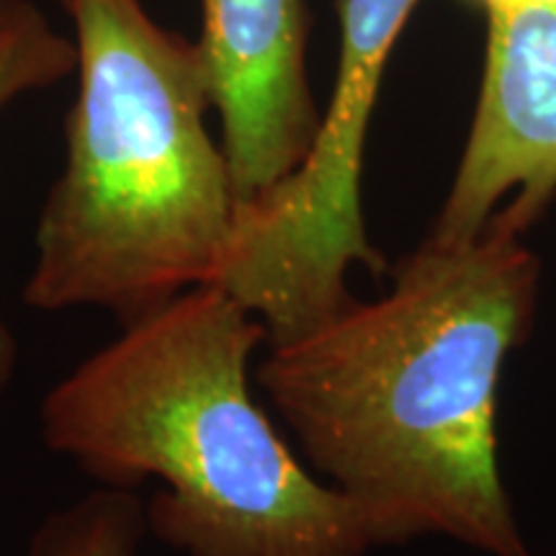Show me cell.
I'll return each instance as SVG.
<instances>
[{
  "mask_svg": "<svg viewBox=\"0 0 556 556\" xmlns=\"http://www.w3.org/2000/svg\"><path fill=\"white\" fill-rule=\"evenodd\" d=\"M65 5L80 88L24 299L45 312L101 307L127 325L217 283L240 201L206 129L197 41L160 29L139 0Z\"/></svg>",
  "mask_w": 556,
  "mask_h": 556,
  "instance_id": "cell-3",
  "label": "cell"
},
{
  "mask_svg": "<svg viewBox=\"0 0 556 556\" xmlns=\"http://www.w3.org/2000/svg\"><path fill=\"white\" fill-rule=\"evenodd\" d=\"M263 340L229 291H184L47 394V446L114 490L157 479L144 520L186 556L384 548L371 513L307 471L255 402L248 366Z\"/></svg>",
  "mask_w": 556,
  "mask_h": 556,
  "instance_id": "cell-2",
  "label": "cell"
},
{
  "mask_svg": "<svg viewBox=\"0 0 556 556\" xmlns=\"http://www.w3.org/2000/svg\"><path fill=\"white\" fill-rule=\"evenodd\" d=\"M144 510L131 490L96 492L39 528L29 556H139Z\"/></svg>",
  "mask_w": 556,
  "mask_h": 556,
  "instance_id": "cell-8",
  "label": "cell"
},
{
  "mask_svg": "<svg viewBox=\"0 0 556 556\" xmlns=\"http://www.w3.org/2000/svg\"><path fill=\"white\" fill-rule=\"evenodd\" d=\"M201 39L222 152L240 208L268 197L319 129L302 0H201Z\"/></svg>",
  "mask_w": 556,
  "mask_h": 556,
  "instance_id": "cell-6",
  "label": "cell"
},
{
  "mask_svg": "<svg viewBox=\"0 0 556 556\" xmlns=\"http://www.w3.org/2000/svg\"><path fill=\"white\" fill-rule=\"evenodd\" d=\"M482 90L454 184L428 232L464 245L486 229L523 235L556 197V3L486 11Z\"/></svg>",
  "mask_w": 556,
  "mask_h": 556,
  "instance_id": "cell-5",
  "label": "cell"
},
{
  "mask_svg": "<svg viewBox=\"0 0 556 556\" xmlns=\"http://www.w3.org/2000/svg\"><path fill=\"white\" fill-rule=\"evenodd\" d=\"M539 3H556V0H539Z\"/></svg>",
  "mask_w": 556,
  "mask_h": 556,
  "instance_id": "cell-10",
  "label": "cell"
},
{
  "mask_svg": "<svg viewBox=\"0 0 556 556\" xmlns=\"http://www.w3.org/2000/svg\"><path fill=\"white\" fill-rule=\"evenodd\" d=\"M539 299L541 261L523 238L422 240L387 296L268 345L258 387L317 475L371 513L381 546L435 533L536 556L500 475L497 397Z\"/></svg>",
  "mask_w": 556,
  "mask_h": 556,
  "instance_id": "cell-1",
  "label": "cell"
},
{
  "mask_svg": "<svg viewBox=\"0 0 556 556\" xmlns=\"http://www.w3.org/2000/svg\"><path fill=\"white\" fill-rule=\"evenodd\" d=\"M420 0H340V58L328 114L304 163L242 206L214 287L229 291L283 343L338 315L348 274L384 270L361 208V170L381 75Z\"/></svg>",
  "mask_w": 556,
  "mask_h": 556,
  "instance_id": "cell-4",
  "label": "cell"
},
{
  "mask_svg": "<svg viewBox=\"0 0 556 556\" xmlns=\"http://www.w3.org/2000/svg\"><path fill=\"white\" fill-rule=\"evenodd\" d=\"M475 3L482 5L484 11H495V9H503L507 3H513V0H475Z\"/></svg>",
  "mask_w": 556,
  "mask_h": 556,
  "instance_id": "cell-9",
  "label": "cell"
},
{
  "mask_svg": "<svg viewBox=\"0 0 556 556\" xmlns=\"http://www.w3.org/2000/svg\"><path fill=\"white\" fill-rule=\"evenodd\" d=\"M78 67L75 45L58 37L26 0H0V111L29 90L50 88ZM16 366V343L0 323V400Z\"/></svg>",
  "mask_w": 556,
  "mask_h": 556,
  "instance_id": "cell-7",
  "label": "cell"
}]
</instances>
